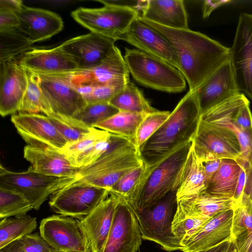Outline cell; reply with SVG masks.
<instances>
[{
  "mask_svg": "<svg viewBox=\"0 0 252 252\" xmlns=\"http://www.w3.org/2000/svg\"><path fill=\"white\" fill-rule=\"evenodd\" d=\"M139 18L171 43L189 91L196 90L215 71L230 60L229 48L202 33L189 29L170 28Z\"/></svg>",
  "mask_w": 252,
  "mask_h": 252,
  "instance_id": "obj_1",
  "label": "cell"
},
{
  "mask_svg": "<svg viewBox=\"0 0 252 252\" xmlns=\"http://www.w3.org/2000/svg\"><path fill=\"white\" fill-rule=\"evenodd\" d=\"M201 116L195 91H189L166 121L139 148L143 162L154 166L178 148L192 141Z\"/></svg>",
  "mask_w": 252,
  "mask_h": 252,
  "instance_id": "obj_2",
  "label": "cell"
},
{
  "mask_svg": "<svg viewBox=\"0 0 252 252\" xmlns=\"http://www.w3.org/2000/svg\"><path fill=\"white\" fill-rule=\"evenodd\" d=\"M192 146V141L178 148L161 161L151 166L134 199L129 203L140 211L158 201L167 193L177 189L183 169Z\"/></svg>",
  "mask_w": 252,
  "mask_h": 252,
  "instance_id": "obj_3",
  "label": "cell"
},
{
  "mask_svg": "<svg viewBox=\"0 0 252 252\" xmlns=\"http://www.w3.org/2000/svg\"><path fill=\"white\" fill-rule=\"evenodd\" d=\"M124 60L129 74L140 84L169 93L186 88L181 71L170 63L137 49L125 48Z\"/></svg>",
  "mask_w": 252,
  "mask_h": 252,
  "instance_id": "obj_4",
  "label": "cell"
},
{
  "mask_svg": "<svg viewBox=\"0 0 252 252\" xmlns=\"http://www.w3.org/2000/svg\"><path fill=\"white\" fill-rule=\"evenodd\" d=\"M177 190L170 191L142 210H133L142 239L158 244L167 252L182 251L184 248L172 228L177 206Z\"/></svg>",
  "mask_w": 252,
  "mask_h": 252,
  "instance_id": "obj_5",
  "label": "cell"
},
{
  "mask_svg": "<svg viewBox=\"0 0 252 252\" xmlns=\"http://www.w3.org/2000/svg\"><path fill=\"white\" fill-rule=\"evenodd\" d=\"M144 163L135 144L112 150L91 165L80 168L76 180L108 189L132 170Z\"/></svg>",
  "mask_w": 252,
  "mask_h": 252,
  "instance_id": "obj_6",
  "label": "cell"
},
{
  "mask_svg": "<svg viewBox=\"0 0 252 252\" xmlns=\"http://www.w3.org/2000/svg\"><path fill=\"white\" fill-rule=\"evenodd\" d=\"M75 180L73 177L41 174L29 168L27 171L16 172L0 166V188L22 194L36 210L49 196Z\"/></svg>",
  "mask_w": 252,
  "mask_h": 252,
  "instance_id": "obj_7",
  "label": "cell"
},
{
  "mask_svg": "<svg viewBox=\"0 0 252 252\" xmlns=\"http://www.w3.org/2000/svg\"><path fill=\"white\" fill-rule=\"evenodd\" d=\"M110 195L109 190L75 180L51 196V208L59 215L81 220L90 214Z\"/></svg>",
  "mask_w": 252,
  "mask_h": 252,
  "instance_id": "obj_8",
  "label": "cell"
},
{
  "mask_svg": "<svg viewBox=\"0 0 252 252\" xmlns=\"http://www.w3.org/2000/svg\"><path fill=\"white\" fill-rule=\"evenodd\" d=\"M103 4L98 8L79 7L71 12V16L91 32L117 41L139 13L131 8Z\"/></svg>",
  "mask_w": 252,
  "mask_h": 252,
  "instance_id": "obj_9",
  "label": "cell"
},
{
  "mask_svg": "<svg viewBox=\"0 0 252 252\" xmlns=\"http://www.w3.org/2000/svg\"><path fill=\"white\" fill-rule=\"evenodd\" d=\"M192 148L200 161L236 160L242 154L238 139L231 130L201 119L192 140Z\"/></svg>",
  "mask_w": 252,
  "mask_h": 252,
  "instance_id": "obj_10",
  "label": "cell"
},
{
  "mask_svg": "<svg viewBox=\"0 0 252 252\" xmlns=\"http://www.w3.org/2000/svg\"><path fill=\"white\" fill-rule=\"evenodd\" d=\"M229 53L237 88L252 100V14L239 16Z\"/></svg>",
  "mask_w": 252,
  "mask_h": 252,
  "instance_id": "obj_11",
  "label": "cell"
},
{
  "mask_svg": "<svg viewBox=\"0 0 252 252\" xmlns=\"http://www.w3.org/2000/svg\"><path fill=\"white\" fill-rule=\"evenodd\" d=\"M39 233L54 249L63 252H91L78 220L61 215L42 220Z\"/></svg>",
  "mask_w": 252,
  "mask_h": 252,
  "instance_id": "obj_12",
  "label": "cell"
},
{
  "mask_svg": "<svg viewBox=\"0 0 252 252\" xmlns=\"http://www.w3.org/2000/svg\"><path fill=\"white\" fill-rule=\"evenodd\" d=\"M37 74L41 89L53 113L73 117L86 105L68 73Z\"/></svg>",
  "mask_w": 252,
  "mask_h": 252,
  "instance_id": "obj_13",
  "label": "cell"
},
{
  "mask_svg": "<svg viewBox=\"0 0 252 252\" xmlns=\"http://www.w3.org/2000/svg\"><path fill=\"white\" fill-rule=\"evenodd\" d=\"M142 239L132 207L125 200L120 199L102 252H137Z\"/></svg>",
  "mask_w": 252,
  "mask_h": 252,
  "instance_id": "obj_14",
  "label": "cell"
},
{
  "mask_svg": "<svg viewBox=\"0 0 252 252\" xmlns=\"http://www.w3.org/2000/svg\"><path fill=\"white\" fill-rule=\"evenodd\" d=\"M11 121L28 145L61 151L68 143L45 115L19 113Z\"/></svg>",
  "mask_w": 252,
  "mask_h": 252,
  "instance_id": "obj_15",
  "label": "cell"
},
{
  "mask_svg": "<svg viewBox=\"0 0 252 252\" xmlns=\"http://www.w3.org/2000/svg\"><path fill=\"white\" fill-rule=\"evenodd\" d=\"M76 86L80 85H125L129 72L121 51L116 46L96 66L88 70L68 73Z\"/></svg>",
  "mask_w": 252,
  "mask_h": 252,
  "instance_id": "obj_16",
  "label": "cell"
},
{
  "mask_svg": "<svg viewBox=\"0 0 252 252\" xmlns=\"http://www.w3.org/2000/svg\"><path fill=\"white\" fill-rule=\"evenodd\" d=\"M119 40L126 42L137 49L160 59L179 69L176 52L169 41L161 33L141 21L139 16Z\"/></svg>",
  "mask_w": 252,
  "mask_h": 252,
  "instance_id": "obj_17",
  "label": "cell"
},
{
  "mask_svg": "<svg viewBox=\"0 0 252 252\" xmlns=\"http://www.w3.org/2000/svg\"><path fill=\"white\" fill-rule=\"evenodd\" d=\"M114 39L91 32L63 42V50L74 60L79 70H88L98 65L115 45Z\"/></svg>",
  "mask_w": 252,
  "mask_h": 252,
  "instance_id": "obj_18",
  "label": "cell"
},
{
  "mask_svg": "<svg viewBox=\"0 0 252 252\" xmlns=\"http://www.w3.org/2000/svg\"><path fill=\"white\" fill-rule=\"evenodd\" d=\"M28 79L27 69L15 58L0 63V114L19 112Z\"/></svg>",
  "mask_w": 252,
  "mask_h": 252,
  "instance_id": "obj_19",
  "label": "cell"
},
{
  "mask_svg": "<svg viewBox=\"0 0 252 252\" xmlns=\"http://www.w3.org/2000/svg\"><path fill=\"white\" fill-rule=\"evenodd\" d=\"M119 201L118 197L110 193L90 214L78 220L91 252H103Z\"/></svg>",
  "mask_w": 252,
  "mask_h": 252,
  "instance_id": "obj_20",
  "label": "cell"
},
{
  "mask_svg": "<svg viewBox=\"0 0 252 252\" xmlns=\"http://www.w3.org/2000/svg\"><path fill=\"white\" fill-rule=\"evenodd\" d=\"M233 209L218 214L181 241L183 252H198L232 239Z\"/></svg>",
  "mask_w": 252,
  "mask_h": 252,
  "instance_id": "obj_21",
  "label": "cell"
},
{
  "mask_svg": "<svg viewBox=\"0 0 252 252\" xmlns=\"http://www.w3.org/2000/svg\"><path fill=\"white\" fill-rule=\"evenodd\" d=\"M195 92L201 115L240 92L230 60L215 71Z\"/></svg>",
  "mask_w": 252,
  "mask_h": 252,
  "instance_id": "obj_22",
  "label": "cell"
},
{
  "mask_svg": "<svg viewBox=\"0 0 252 252\" xmlns=\"http://www.w3.org/2000/svg\"><path fill=\"white\" fill-rule=\"evenodd\" d=\"M19 20L17 28L35 42L47 39L63 28L62 18L52 11L22 5L16 13Z\"/></svg>",
  "mask_w": 252,
  "mask_h": 252,
  "instance_id": "obj_23",
  "label": "cell"
},
{
  "mask_svg": "<svg viewBox=\"0 0 252 252\" xmlns=\"http://www.w3.org/2000/svg\"><path fill=\"white\" fill-rule=\"evenodd\" d=\"M20 63L27 69L38 74H60L79 70L73 58L61 45L49 49H32L24 54Z\"/></svg>",
  "mask_w": 252,
  "mask_h": 252,
  "instance_id": "obj_24",
  "label": "cell"
},
{
  "mask_svg": "<svg viewBox=\"0 0 252 252\" xmlns=\"http://www.w3.org/2000/svg\"><path fill=\"white\" fill-rule=\"evenodd\" d=\"M24 157L35 172L50 176L75 178L79 168L73 166L61 151L50 148L25 146Z\"/></svg>",
  "mask_w": 252,
  "mask_h": 252,
  "instance_id": "obj_25",
  "label": "cell"
},
{
  "mask_svg": "<svg viewBox=\"0 0 252 252\" xmlns=\"http://www.w3.org/2000/svg\"><path fill=\"white\" fill-rule=\"evenodd\" d=\"M234 200L204 192L188 199L177 202L173 220L184 219L209 220L222 212L233 209Z\"/></svg>",
  "mask_w": 252,
  "mask_h": 252,
  "instance_id": "obj_26",
  "label": "cell"
},
{
  "mask_svg": "<svg viewBox=\"0 0 252 252\" xmlns=\"http://www.w3.org/2000/svg\"><path fill=\"white\" fill-rule=\"evenodd\" d=\"M236 94L202 114L201 119L231 130L237 136L241 146L242 154L238 158L248 163L252 168V129L242 128L234 121L232 117Z\"/></svg>",
  "mask_w": 252,
  "mask_h": 252,
  "instance_id": "obj_27",
  "label": "cell"
},
{
  "mask_svg": "<svg viewBox=\"0 0 252 252\" xmlns=\"http://www.w3.org/2000/svg\"><path fill=\"white\" fill-rule=\"evenodd\" d=\"M166 27L189 29L188 15L182 0H148L140 16Z\"/></svg>",
  "mask_w": 252,
  "mask_h": 252,
  "instance_id": "obj_28",
  "label": "cell"
},
{
  "mask_svg": "<svg viewBox=\"0 0 252 252\" xmlns=\"http://www.w3.org/2000/svg\"><path fill=\"white\" fill-rule=\"evenodd\" d=\"M208 184L203 167L192 148L185 162L176 192L177 202L205 192Z\"/></svg>",
  "mask_w": 252,
  "mask_h": 252,
  "instance_id": "obj_29",
  "label": "cell"
},
{
  "mask_svg": "<svg viewBox=\"0 0 252 252\" xmlns=\"http://www.w3.org/2000/svg\"><path fill=\"white\" fill-rule=\"evenodd\" d=\"M231 236L238 252H252V196H242L233 209Z\"/></svg>",
  "mask_w": 252,
  "mask_h": 252,
  "instance_id": "obj_30",
  "label": "cell"
},
{
  "mask_svg": "<svg viewBox=\"0 0 252 252\" xmlns=\"http://www.w3.org/2000/svg\"><path fill=\"white\" fill-rule=\"evenodd\" d=\"M242 169L236 160L222 159L219 169L209 180L205 192L212 195L233 199Z\"/></svg>",
  "mask_w": 252,
  "mask_h": 252,
  "instance_id": "obj_31",
  "label": "cell"
},
{
  "mask_svg": "<svg viewBox=\"0 0 252 252\" xmlns=\"http://www.w3.org/2000/svg\"><path fill=\"white\" fill-rule=\"evenodd\" d=\"M120 111L148 114L157 111L130 80L109 102Z\"/></svg>",
  "mask_w": 252,
  "mask_h": 252,
  "instance_id": "obj_32",
  "label": "cell"
},
{
  "mask_svg": "<svg viewBox=\"0 0 252 252\" xmlns=\"http://www.w3.org/2000/svg\"><path fill=\"white\" fill-rule=\"evenodd\" d=\"M146 115L119 111L108 119L95 125L94 127L126 138L135 144L137 129Z\"/></svg>",
  "mask_w": 252,
  "mask_h": 252,
  "instance_id": "obj_33",
  "label": "cell"
},
{
  "mask_svg": "<svg viewBox=\"0 0 252 252\" xmlns=\"http://www.w3.org/2000/svg\"><path fill=\"white\" fill-rule=\"evenodd\" d=\"M27 71L28 85L19 113L35 114L43 113L44 115L49 116L53 112L41 89L39 76L37 73L32 71L28 69Z\"/></svg>",
  "mask_w": 252,
  "mask_h": 252,
  "instance_id": "obj_34",
  "label": "cell"
},
{
  "mask_svg": "<svg viewBox=\"0 0 252 252\" xmlns=\"http://www.w3.org/2000/svg\"><path fill=\"white\" fill-rule=\"evenodd\" d=\"M36 227V219L27 214L0 220V250L32 234Z\"/></svg>",
  "mask_w": 252,
  "mask_h": 252,
  "instance_id": "obj_35",
  "label": "cell"
},
{
  "mask_svg": "<svg viewBox=\"0 0 252 252\" xmlns=\"http://www.w3.org/2000/svg\"><path fill=\"white\" fill-rule=\"evenodd\" d=\"M33 43L17 28L0 30V63L32 49Z\"/></svg>",
  "mask_w": 252,
  "mask_h": 252,
  "instance_id": "obj_36",
  "label": "cell"
},
{
  "mask_svg": "<svg viewBox=\"0 0 252 252\" xmlns=\"http://www.w3.org/2000/svg\"><path fill=\"white\" fill-rule=\"evenodd\" d=\"M150 167L144 163L128 172L110 188V193L128 203H132L147 177Z\"/></svg>",
  "mask_w": 252,
  "mask_h": 252,
  "instance_id": "obj_37",
  "label": "cell"
},
{
  "mask_svg": "<svg viewBox=\"0 0 252 252\" xmlns=\"http://www.w3.org/2000/svg\"><path fill=\"white\" fill-rule=\"evenodd\" d=\"M32 209L22 194L0 188V220L26 215Z\"/></svg>",
  "mask_w": 252,
  "mask_h": 252,
  "instance_id": "obj_38",
  "label": "cell"
},
{
  "mask_svg": "<svg viewBox=\"0 0 252 252\" xmlns=\"http://www.w3.org/2000/svg\"><path fill=\"white\" fill-rule=\"evenodd\" d=\"M52 124L68 143L75 142L90 133L89 127L73 117L53 113L48 116Z\"/></svg>",
  "mask_w": 252,
  "mask_h": 252,
  "instance_id": "obj_39",
  "label": "cell"
},
{
  "mask_svg": "<svg viewBox=\"0 0 252 252\" xmlns=\"http://www.w3.org/2000/svg\"><path fill=\"white\" fill-rule=\"evenodd\" d=\"M120 111L109 102L87 104L73 117L89 127L108 119Z\"/></svg>",
  "mask_w": 252,
  "mask_h": 252,
  "instance_id": "obj_40",
  "label": "cell"
},
{
  "mask_svg": "<svg viewBox=\"0 0 252 252\" xmlns=\"http://www.w3.org/2000/svg\"><path fill=\"white\" fill-rule=\"evenodd\" d=\"M110 133L93 127L92 131L79 140L67 143L61 151L74 166L78 157L100 140L107 138Z\"/></svg>",
  "mask_w": 252,
  "mask_h": 252,
  "instance_id": "obj_41",
  "label": "cell"
},
{
  "mask_svg": "<svg viewBox=\"0 0 252 252\" xmlns=\"http://www.w3.org/2000/svg\"><path fill=\"white\" fill-rule=\"evenodd\" d=\"M2 252H58L37 233L26 235L0 250Z\"/></svg>",
  "mask_w": 252,
  "mask_h": 252,
  "instance_id": "obj_42",
  "label": "cell"
},
{
  "mask_svg": "<svg viewBox=\"0 0 252 252\" xmlns=\"http://www.w3.org/2000/svg\"><path fill=\"white\" fill-rule=\"evenodd\" d=\"M170 113L158 110L146 115L138 127L135 136V145L138 149L158 129Z\"/></svg>",
  "mask_w": 252,
  "mask_h": 252,
  "instance_id": "obj_43",
  "label": "cell"
},
{
  "mask_svg": "<svg viewBox=\"0 0 252 252\" xmlns=\"http://www.w3.org/2000/svg\"><path fill=\"white\" fill-rule=\"evenodd\" d=\"M125 85H80L76 87L86 103L90 104L109 102Z\"/></svg>",
  "mask_w": 252,
  "mask_h": 252,
  "instance_id": "obj_44",
  "label": "cell"
},
{
  "mask_svg": "<svg viewBox=\"0 0 252 252\" xmlns=\"http://www.w3.org/2000/svg\"><path fill=\"white\" fill-rule=\"evenodd\" d=\"M19 20L16 13L6 10H0V30L17 28Z\"/></svg>",
  "mask_w": 252,
  "mask_h": 252,
  "instance_id": "obj_45",
  "label": "cell"
},
{
  "mask_svg": "<svg viewBox=\"0 0 252 252\" xmlns=\"http://www.w3.org/2000/svg\"><path fill=\"white\" fill-rule=\"evenodd\" d=\"M222 159H216L201 161L208 182L219 169Z\"/></svg>",
  "mask_w": 252,
  "mask_h": 252,
  "instance_id": "obj_46",
  "label": "cell"
},
{
  "mask_svg": "<svg viewBox=\"0 0 252 252\" xmlns=\"http://www.w3.org/2000/svg\"><path fill=\"white\" fill-rule=\"evenodd\" d=\"M231 2V0H205L203 5V17H208L210 14L218 7Z\"/></svg>",
  "mask_w": 252,
  "mask_h": 252,
  "instance_id": "obj_47",
  "label": "cell"
},
{
  "mask_svg": "<svg viewBox=\"0 0 252 252\" xmlns=\"http://www.w3.org/2000/svg\"><path fill=\"white\" fill-rule=\"evenodd\" d=\"M241 167H242V169L239 175L233 197V200L235 202L236 205L239 203L241 199L246 183V172L244 168L242 166Z\"/></svg>",
  "mask_w": 252,
  "mask_h": 252,
  "instance_id": "obj_48",
  "label": "cell"
},
{
  "mask_svg": "<svg viewBox=\"0 0 252 252\" xmlns=\"http://www.w3.org/2000/svg\"><path fill=\"white\" fill-rule=\"evenodd\" d=\"M23 5L20 0H0V10H6L16 13Z\"/></svg>",
  "mask_w": 252,
  "mask_h": 252,
  "instance_id": "obj_49",
  "label": "cell"
},
{
  "mask_svg": "<svg viewBox=\"0 0 252 252\" xmlns=\"http://www.w3.org/2000/svg\"><path fill=\"white\" fill-rule=\"evenodd\" d=\"M231 240L224 241L215 247L198 252H226Z\"/></svg>",
  "mask_w": 252,
  "mask_h": 252,
  "instance_id": "obj_50",
  "label": "cell"
},
{
  "mask_svg": "<svg viewBox=\"0 0 252 252\" xmlns=\"http://www.w3.org/2000/svg\"><path fill=\"white\" fill-rule=\"evenodd\" d=\"M226 252H238L236 245L232 239Z\"/></svg>",
  "mask_w": 252,
  "mask_h": 252,
  "instance_id": "obj_51",
  "label": "cell"
},
{
  "mask_svg": "<svg viewBox=\"0 0 252 252\" xmlns=\"http://www.w3.org/2000/svg\"></svg>",
  "mask_w": 252,
  "mask_h": 252,
  "instance_id": "obj_52",
  "label": "cell"
},
{
  "mask_svg": "<svg viewBox=\"0 0 252 252\" xmlns=\"http://www.w3.org/2000/svg\"><path fill=\"white\" fill-rule=\"evenodd\" d=\"M0 252H2L0 251Z\"/></svg>",
  "mask_w": 252,
  "mask_h": 252,
  "instance_id": "obj_53",
  "label": "cell"
}]
</instances>
